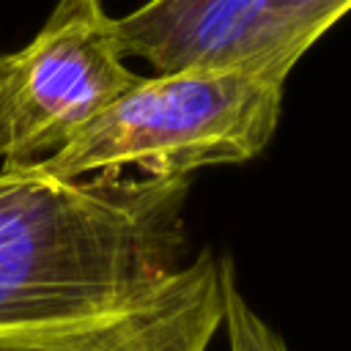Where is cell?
<instances>
[{
  "instance_id": "cell-1",
  "label": "cell",
  "mask_w": 351,
  "mask_h": 351,
  "mask_svg": "<svg viewBox=\"0 0 351 351\" xmlns=\"http://www.w3.org/2000/svg\"><path fill=\"white\" fill-rule=\"evenodd\" d=\"M189 176L0 167V326L121 307L186 263Z\"/></svg>"
},
{
  "instance_id": "cell-2",
  "label": "cell",
  "mask_w": 351,
  "mask_h": 351,
  "mask_svg": "<svg viewBox=\"0 0 351 351\" xmlns=\"http://www.w3.org/2000/svg\"><path fill=\"white\" fill-rule=\"evenodd\" d=\"M282 82L247 69L178 71L143 80L41 162L58 176L140 167L178 178L258 156L277 123Z\"/></svg>"
},
{
  "instance_id": "cell-3",
  "label": "cell",
  "mask_w": 351,
  "mask_h": 351,
  "mask_svg": "<svg viewBox=\"0 0 351 351\" xmlns=\"http://www.w3.org/2000/svg\"><path fill=\"white\" fill-rule=\"evenodd\" d=\"M101 0H58L36 38L0 55V162L41 165L134 88Z\"/></svg>"
},
{
  "instance_id": "cell-4",
  "label": "cell",
  "mask_w": 351,
  "mask_h": 351,
  "mask_svg": "<svg viewBox=\"0 0 351 351\" xmlns=\"http://www.w3.org/2000/svg\"><path fill=\"white\" fill-rule=\"evenodd\" d=\"M222 307L219 261L200 250L121 307L0 326V351H208L222 329Z\"/></svg>"
},
{
  "instance_id": "cell-5",
  "label": "cell",
  "mask_w": 351,
  "mask_h": 351,
  "mask_svg": "<svg viewBox=\"0 0 351 351\" xmlns=\"http://www.w3.org/2000/svg\"><path fill=\"white\" fill-rule=\"evenodd\" d=\"M266 0H148L115 19L123 58L159 74L244 69Z\"/></svg>"
},
{
  "instance_id": "cell-6",
  "label": "cell",
  "mask_w": 351,
  "mask_h": 351,
  "mask_svg": "<svg viewBox=\"0 0 351 351\" xmlns=\"http://www.w3.org/2000/svg\"><path fill=\"white\" fill-rule=\"evenodd\" d=\"M348 11L351 0H266L244 69L285 82L299 58Z\"/></svg>"
},
{
  "instance_id": "cell-7",
  "label": "cell",
  "mask_w": 351,
  "mask_h": 351,
  "mask_svg": "<svg viewBox=\"0 0 351 351\" xmlns=\"http://www.w3.org/2000/svg\"><path fill=\"white\" fill-rule=\"evenodd\" d=\"M222 271V326L228 332L230 351H288L280 332H274L241 296L233 274V261H219Z\"/></svg>"
}]
</instances>
